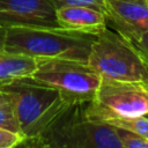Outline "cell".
<instances>
[{
	"label": "cell",
	"instance_id": "obj_3",
	"mask_svg": "<svg viewBox=\"0 0 148 148\" xmlns=\"http://www.w3.org/2000/svg\"><path fill=\"white\" fill-rule=\"evenodd\" d=\"M29 147L123 148L112 126L90 119L86 103L69 105Z\"/></svg>",
	"mask_w": 148,
	"mask_h": 148
},
{
	"label": "cell",
	"instance_id": "obj_18",
	"mask_svg": "<svg viewBox=\"0 0 148 148\" xmlns=\"http://www.w3.org/2000/svg\"><path fill=\"white\" fill-rule=\"evenodd\" d=\"M8 101H9V96H8L6 92H3V91L0 90V103L8 102Z\"/></svg>",
	"mask_w": 148,
	"mask_h": 148
},
{
	"label": "cell",
	"instance_id": "obj_10",
	"mask_svg": "<svg viewBox=\"0 0 148 148\" xmlns=\"http://www.w3.org/2000/svg\"><path fill=\"white\" fill-rule=\"evenodd\" d=\"M86 113L90 119L95 121L106 124L112 127L124 128L148 139V117L147 116H139V117L121 116L109 109H105L98 105L94 101L86 103Z\"/></svg>",
	"mask_w": 148,
	"mask_h": 148
},
{
	"label": "cell",
	"instance_id": "obj_16",
	"mask_svg": "<svg viewBox=\"0 0 148 148\" xmlns=\"http://www.w3.org/2000/svg\"><path fill=\"white\" fill-rule=\"evenodd\" d=\"M132 44L139 50V52L142 54V57L148 61V31L143 32L140 36V38Z\"/></svg>",
	"mask_w": 148,
	"mask_h": 148
},
{
	"label": "cell",
	"instance_id": "obj_20",
	"mask_svg": "<svg viewBox=\"0 0 148 148\" xmlns=\"http://www.w3.org/2000/svg\"><path fill=\"white\" fill-rule=\"evenodd\" d=\"M146 116H147V117H148V113H147V114H146Z\"/></svg>",
	"mask_w": 148,
	"mask_h": 148
},
{
	"label": "cell",
	"instance_id": "obj_5",
	"mask_svg": "<svg viewBox=\"0 0 148 148\" xmlns=\"http://www.w3.org/2000/svg\"><path fill=\"white\" fill-rule=\"evenodd\" d=\"M31 77L57 89L69 104L95 101L102 79L88 61L66 58H37Z\"/></svg>",
	"mask_w": 148,
	"mask_h": 148
},
{
	"label": "cell",
	"instance_id": "obj_7",
	"mask_svg": "<svg viewBox=\"0 0 148 148\" xmlns=\"http://www.w3.org/2000/svg\"><path fill=\"white\" fill-rule=\"evenodd\" d=\"M0 27L59 28L52 0H0Z\"/></svg>",
	"mask_w": 148,
	"mask_h": 148
},
{
	"label": "cell",
	"instance_id": "obj_1",
	"mask_svg": "<svg viewBox=\"0 0 148 148\" xmlns=\"http://www.w3.org/2000/svg\"><path fill=\"white\" fill-rule=\"evenodd\" d=\"M0 90L9 96L18 131L24 138L22 143L24 146L39 138L72 105L57 89L36 81L31 76L14 79L1 86Z\"/></svg>",
	"mask_w": 148,
	"mask_h": 148
},
{
	"label": "cell",
	"instance_id": "obj_8",
	"mask_svg": "<svg viewBox=\"0 0 148 148\" xmlns=\"http://www.w3.org/2000/svg\"><path fill=\"white\" fill-rule=\"evenodd\" d=\"M106 23L134 43L148 31V0H104Z\"/></svg>",
	"mask_w": 148,
	"mask_h": 148
},
{
	"label": "cell",
	"instance_id": "obj_13",
	"mask_svg": "<svg viewBox=\"0 0 148 148\" xmlns=\"http://www.w3.org/2000/svg\"><path fill=\"white\" fill-rule=\"evenodd\" d=\"M0 127H3V128L20 133L18 124H17V120H16L14 109H13L10 101L0 103Z\"/></svg>",
	"mask_w": 148,
	"mask_h": 148
},
{
	"label": "cell",
	"instance_id": "obj_14",
	"mask_svg": "<svg viewBox=\"0 0 148 148\" xmlns=\"http://www.w3.org/2000/svg\"><path fill=\"white\" fill-rule=\"evenodd\" d=\"M23 141L24 138L21 133L0 127V148H13L21 146Z\"/></svg>",
	"mask_w": 148,
	"mask_h": 148
},
{
	"label": "cell",
	"instance_id": "obj_15",
	"mask_svg": "<svg viewBox=\"0 0 148 148\" xmlns=\"http://www.w3.org/2000/svg\"><path fill=\"white\" fill-rule=\"evenodd\" d=\"M56 8L64 6H87L103 10L104 0H52Z\"/></svg>",
	"mask_w": 148,
	"mask_h": 148
},
{
	"label": "cell",
	"instance_id": "obj_4",
	"mask_svg": "<svg viewBox=\"0 0 148 148\" xmlns=\"http://www.w3.org/2000/svg\"><path fill=\"white\" fill-rule=\"evenodd\" d=\"M87 61L102 77L148 83V61L130 40L108 28L96 36Z\"/></svg>",
	"mask_w": 148,
	"mask_h": 148
},
{
	"label": "cell",
	"instance_id": "obj_17",
	"mask_svg": "<svg viewBox=\"0 0 148 148\" xmlns=\"http://www.w3.org/2000/svg\"><path fill=\"white\" fill-rule=\"evenodd\" d=\"M5 37H6V29L0 27V50H3V45H5Z\"/></svg>",
	"mask_w": 148,
	"mask_h": 148
},
{
	"label": "cell",
	"instance_id": "obj_6",
	"mask_svg": "<svg viewBox=\"0 0 148 148\" xmlns=\"http://www.w3.org/2000/svg\"><path fill=\"white\" fill-rule=\"evenodd\" d=\"M94 102L121 116L148 113V94L143 84L136 82L102 77Z\"/></svg>",
	"mask_w": 148,
	"mask_h": 148
},
{
	"label": "cell",
	"instance_id": "obj_19",
	"mask_svg": "<svg viewBox=\"0 0 148 148\" xmlns=\"http://www.w3.org/2000/svg\"><path fill=\"white\" fill-rule=\"evenodd\" d=\"M143 87H145V89H146V91H147V94H148V83L143 84Z\"/></svg>",
	"mask_w": 148,
	"mask_h": 148
},
{
	"label": "cell",
	"instance_id": "obj_2",
	"mask_svg": "<svg viewBox=\"0 0 148 148\" xmlns=\"http://www.w3.org/2000/svg\"><path fill=\"white\" fill-rule=\"evenodd\" d=\"M96 36L51 27H13L6 29L3 50L32 58L88 60Z\"/></svg>",
	"mask_w": 148,
	"mask_h": 148
},
{
	"label": "cell",
	"instance_id": "obj_9",
	"mask_svg": "<svg viewBox=\"0 0 148 148\" xmlns=\"http://www.w3.org/2000/svg\"><path fill=\"white\" fill-rule=\"evenodd\" d=\"M59 28L97 36L108 23L103 10L87 6H64L56 8Z\"/></svg>",
	"mask_w": 148,
	"mask_h": 148
},
{
	"label": "cell",
	"instance_id": "obj_11",
	"mask_svg": "<svg viewBox=\"0 0 148 148\" xmlns=\"http://www.w3.org/2000/svg\"><path fill=\"white\" fill-rule=\"evenodd\" d=\"M37 66V58L0 50V87L14 79L31 76Z\"/></svg>",
	"mask_w": 148,
	"mask_h": 148
},
{
	"label": "cell",
	"instance_id": "obj_12",
	"mask_svg": "<svg viewBox=\"0 0 148 148\" xmlns=\"http://www.w3.org/2000/svg\"><path fill=\"white\" fill-rule=\"evenodd\" d=\"M123 148H148V139L131 131L113 127Z\"/></svg>",
	"mask_w": 148,
	"mask_h": 148
}]
</instances>
